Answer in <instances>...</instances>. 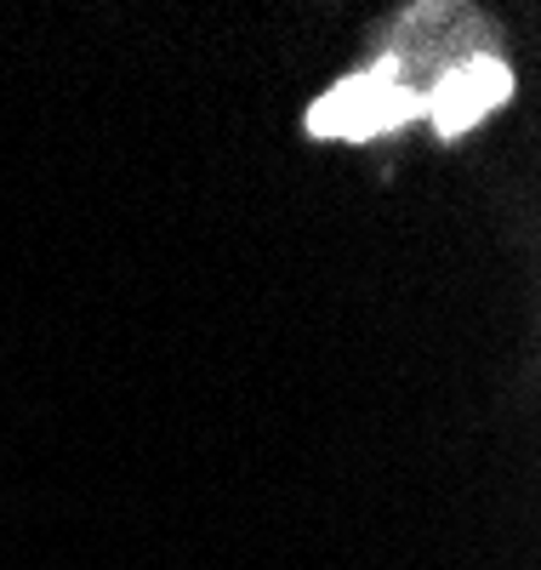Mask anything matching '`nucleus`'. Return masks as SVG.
<instances>
[{
  "label": "nucleus",
  "instance_id": "f257e3e1",
  "mask_svg": "<svg viewBox=\"0 0 541 570\" xmlns=\"http://www.w3.org/2000/svg\"><path fill=\"white\" fill-rule=\"evenodd\" d=\"M422 115V91L400 80V63L382 58L360 75H342L325 98H314L308 109V131L314 137H336V142H371L387 137Z\"/></svg>",
  "mask_w": 541,
  "mask_h": 570
},
{
  "label": "nucleus",
  "instance_id": "f03ea898",
  "mask_svg": "<svg viewBox=\"0 0 541 570\" xmlns=\"http://www.w3.org/2000/svg\"><path fill=\"white\" fill-rule=\"evenodd\" d=\"M513 98V69L484 52V58H468V63H451L445 75H439L427 91H422V115L433 120L439 137H462L473 131L490 109H502Z\"/></svg>",
  "mask_w": 541,
  "mask_h": 570
}]
</instances>
